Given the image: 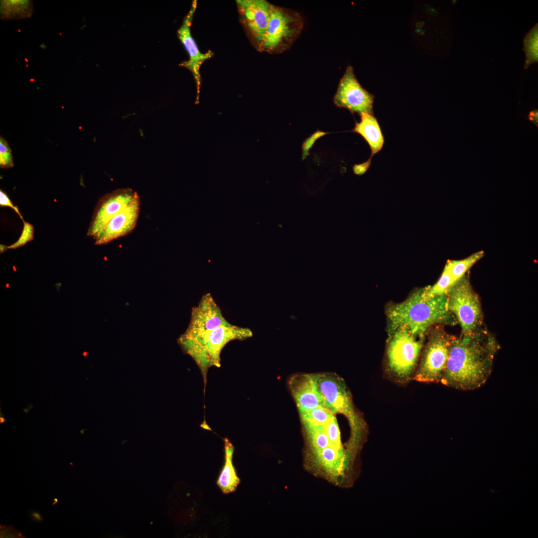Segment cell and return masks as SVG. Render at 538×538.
Listing matches in <instances>:
<instances>
[{"label":"cell","instance_id":"7","mask_svg":"<svg viewBox=\"0 0 538 538\" xmlns=\"http://www.w3.org/2000/svg\"><path fill=\"white\" fill-rule=\"evenodd\" d=\"M316 384L322 405L333 414L341 413L348 419L354 434L363 425L356 411L352 397L344 380L333 373L316 374Z\"/></svg>","mask_w":538,"mask_h":538},{"label":"cell","instance_id":"20","mask_svg":"<svg viewBox=\"0 0 538 538\" xmlns=\"http://www.w3.org/2000/svg\"><path fill=\"white\" fill-rule=\"evenodd\" d=\"M484 255L483 251H479L463 260L448 261L445 266L454 282H456L465 275L466 272L480 260Z\"/></svg>","mask_w":538,"mask_h":538},{"label":"cell","instance_id":"30","mask_svg":"<svg viewBox=\"0 0 538 538\" xmlns=\"http://www.w3.org/2000/svg\"><path fill=\"white\" fill-rule=\"evenodd\" d=\"M31 516L33 518V519L37 521H41L42 519L41 515L38 513L36 512H32L31 514Z\"/></svg>","mask_w":538,"mask_h":538},{"label":"cell","instance_id":"4","mask_svg":"<svg viewBox=\"0 0 538 538\" xmlns=\"http://www.w3.org/2000/svg\"><path fill=\"white\" fill-rule=\"evenodd\" d=\"M304 22L297 12L272 4L260 50L277 53L287 50L299 37Z\"/></svg>","mask_w":538,"mask_h":538},{"label":"cell","instance_id":"23","mask_svg":"<svg viewBox=\"0 0 538 538\" xmlns=\"http://www.w3.org/2000/svg\"><path fill=\"white\" fill-rule=\"evenodd\" d=\"M538 29L535 26L525 39L527 63L529 64L538 60Z\"/></svg>","mask_w":538,"mask_h":538},{"label":"cell","instance_id":"12","mask_svg":"<svg viewBox=\"0 0 538 538\" xmlns=\"http://www.w3.org/2000/svg\"><path fill=\"white\" fill-rule=\"evenodd\" d=\"M238 7L252 40L260 48L267 29L272 4L265 0H238Z\"/></svg>","mask_w":538,"mask_h":538},{"label":"cell","instance_id":"24","mask_svg":"<svg viewBox=\"0 0 538 538\" xmlns=\"http://www.w3.org/2000/svg\"><path fill=\"white\" fill-rule=\"evenodd\" d=\"M325 430L331 443L334 445L341 447L340 430L334 415L325 424Z\"/></svg>","mask_w":538,"mask_h":538},{"label":"cell","instance_id":"17","mask_svg":"<svg viewBox=\"0 0 538 538\" xmlns=\"http://www.w3.org/2000/svg\"><path fill=\"white\" fill-rule=\"evenodd\" d=\"M225 463L217 481V485L225 494L236 491L240 482L232 462L234 447L227 438L224 439Z\"/></svg>","mask_w":538,"mask_h":538},{"label":"cell","instance_id":"1","mask_svg":"<svg viewBox=\"0 0 538 538\" xmlns=\"http://www.w3.org/2000/svg\"><path fill=\"white\" fill-rule=\"evenodd\" d=\"M500 349L496 338L482 327L455 337L440 382L447 387L471 391L482 386L490 377Z\"/></svg>","mask_w":538,"mask_h":538},{"label":"cell","instance_id":"26","mask_svg":"<svg viewBox=\"0 0 538 538\" xmlns=\"http://www.w3.org/2000/svg\"><path fill=\"white\" fill-rule=\"evenodd\" d=\"M11 149L6 140L2 137L0 139V165L1 167H10L13 166Z\"/></svg>","mask_w":538,"mask_h":538},{"label":"cell","instance_id":"2","mask_svg":"<svg viewBox=\"0 0 538 538\" xmlns=\"http://www.w3.org/2000/svg\"><path fill=\"white\" fill-rule=\"evenodd\" d=\"M389 336L400 326H405L417 338H424L434 324L454 325L457 322L448 310L447 295L425 297L423 288L414 292L401 303L391 305L387 310Z\"/></svg>","mask_w":538,"mask_h":538},{"label":"cell","instance_id":"25","mask_svg":"<svg viewBox=\"0 0 538 538\" xmlns=\"http://www.w3.org/2000/svg\"><path fill=\"white\" fill-rule=\"evenodd\" d=\"M34 229L33 226L28 222H24L23 228L19 239L14 244L6 247L7 249H16L26 244L33 239Z\"/></svg>","mask_w":538,"mask_h":538},{"label":"cell","instance_id":"28","mask_svg":"<svg viewBox=\"0 0 538 538\" xmlns=\"http://www.w3.org/2000/svg\"><path fill=\"white\" fill-rule=\"evenodd\" d=\"M371 162V161L368 160L363 163L354 165L353 167L354 173L359 175L363 174L369 168Z\"/></svg>","mask_w":538,"mask_h":538},{"label":"cell","instance_id":"6","mask_svg":"<svg viewBox=\"0 0 538 538\" xmlns=\"http://www.w3.org/2000/svg\"><path fill=\"white\" fill-rule=\"evenodd\" d=\"M447 295L448 310L460 324L462 333L472 332L482 327L481 303L467 275L457 280L450 287Z\"/></svg>","mask_w":538,"mask_h":538},{"label":"cell","instance_id":"31","mask_svg":"<svg viewBox=\"0 0 538 538\" xmlns=\"http://www.w3.org/2000/svg\"><path fill=\"white\" fill-rule=\"evenodd\" d=\"M5 421V419L3 417L2 414H1V412H0V423H2Z\"/></svg>","mask_w":538,"mask_h":538},{"label":"cell","instance_id":"21","mask_svg":"<svg viewBox=\"0 0 538 538\" xmlns=\"http://www.w3.org/2000/svg\"><path fill=\"white\" fill-rule=\"evenodd\" d=\"M455 283L447 268L445 266L437 282L432 286L423 288L424 295L425 297H430L447 294L450 287Z\"/></svg>","mask_w":538,"mask_h":538},{"label":"cell","instance_id":"14","mask_svg":"<svg viewBox=\"0 0 538 538\" xmlns=\"http://www.w3.org/2000/svg\"><path fill=\"white\" fill-rule=\"evenodd\" d=\"M288 387L299 414L323 406L317 387L315 374H295L289 379Z\"/></svg>","mask_w":538,"mask_h":538},{"label":"cell","instance_id":"32","mask_svg":"<svg viewBox=\"0 0 538 538\" xmlns=\"http://www.w3.org/2000/svg\"><path fill=\"white\" fill-rule=\"evenodd\" d=\"M54 503H52V505H55V504L56 503H57L58 502V499H56V498H55V499H54Z\"/></svg>","mask_w":538,"mask_h":538},{"label":"cell","instance_id":"11","mask_svg":"<svg viewBox=\"0 0 538 538\" xmlns=\"http://www.w3.org/2000/svg\"><path fill=\"white\" fill-rule=\"evenodd\" d=\"M228 322L211 294L208 293L202 296L198 306L193 308L189 325L181 337H195Z\"/></svg>","mask_w":538,"mask_h":538},{"label":"cell","instance_id":"10","mask_svg":"<svg viewBox=\"0 0 538 538\" xmlns=\"http://www.w3.org/2000/svg\"><path fill=\"white\" fill-rule=\"evenodd\" d=\"M138 197L136 191L130 188L118 189L105 195L96 208L88 235L95 240L112 218Z\"/></svg>","mask_w":538,"mask_h":538},{"label":"cell","instance_id":"8","mask_svg":"<svg viewBox=\"0 0 538 538\" xmlns=\"http://www.w3.org/2000/svg\"><path fill=\"white\" fill-rule=\"evenodd\" d=\"M454 337L440 327L432 330L413 380L423 383L440 382Z\"/></svg>","mask_w":538,"mask_h":538},{"label":"cell","instance_id":"9","mask_svg":"<svg viewBox=\"0 0 538 538\" xmlns=\"http://www.w3.org/2000/svg\"><path fill=\"white\" fill-rule=\"evenodd\" d=\"M374 97L362 87L353 68L349 66L340 80L333 102L337 107L347 109L352 114H373Z\"/></svg>","mask_w":538,"mask_h":538},{"label":"cell","instance_id":"3","mask_svg":"<svg viewBox=\"0 0 538 538\" xmlns=\"http://www.w3.org/2000/svg\"><path fill=\"white\" fill-rule=\"evenodd\" d=\"M252 330L228 322L214 330L193 338L180 337L179 343L183 351L194 360L204 379L205 387L207 373L212 367H220V354L224 346L234 340H243L251 337Z\"/></svg>","mask_w":538,"mask_h":538},{"label":"cell","instance_id":"15","mask_svg":"<svg viewBox=\"0 0 538 538\" xmlns=\"http://www.w3.org/2000/svg\"><path fill=\"white\" fill-rule=\"evenodd\" d=\"M140 203L138 197L112 218L95 239V244H105L130 234L137 223Z\"/></svg>","mask_w":538,"mask_h":538},{"label":"cell","instance_id":"29","mask_svg":"<svg viewBox=\"0 0 538 538\" xmlns=\"http://www.w3.org/2000/svg\"><path fill=\"white\" fill-rule=\"evenodd\" d=\"M529 118L531 121L536 124L538 123V111L536 110L531 111L529 114Z\"/></svg>","mask_w":538,"mask_h":538},{"label":"cell","instance_id":"27","mask_svg":"<svg viewBox=\"0 0 538 538\" xmlns=\"http://www.w3.org/2000/svg\"><path fill=\"white\" fill-rule=\"evenodd\" d=\"M0 206H7L12 208L18 214L21 219H23L17 207L12 204L7 195L1 190L0 191Z\"/></svg>","mask_w":538,"mask_h":538},{"label":"cell","instance_id":"13","mask_svg":"<svg viewBox=\"0 0 538 538\" xmlns=\"http://www.w3.org/2000/svg\"><path fill=\"white\" fill-rule=\"evenodd\" d=\"M196 6V0H193L190 10L185 16L181 26L177 30V35L189 55V59L182 62L179 65L187 68L192 74L197 89L196 102H198L201 86L200 69L206 60L212 57L213 53L211 51L204 53H201L192 36L190 27Z\"/></svg>","mask_w":538,"mask_h":538},{"label":"cell","instance_id":"19","mask_svg":"<svg viewBox=\"0 0 538 538\" xmlns=\"http://www.w3.org/2000/svg\"><path fill=\"white\" fill-rule=\"evenodd\" d=\"M1 15L2 18H22L32 14V5L29 0L1 1Z\"/></svg>","mask_w":538,"mask_h":538},{"label":"cell","instance_id":"5","mask_svg":"<svg viewBox=\"0 0 538 538\" xmlns=\"http://www.w3.org/2000/svg\"><path fill=\"white\" fill-rule=\"evenodd\" d=\"M423 339L414 336L404 326L398 328L389 336L388 368L398 379L407 381L413 375Z\"/></svg>","mask_w":538,"mask_h":538},{"label":"cell","instance_id":"22","mask_svg":"<svg viewBox=\"0 0 538 538\" xmlns=\"http://www.w3.org/2000/svg\"><path fill=\"white\" fill-rule=\"evenodd\" d=\"M334 415L331 411L323 406L299 414L303 424L312 425H325Z\"/></svg>","mask_w":538,"mask_h":538},{"label":"cell","instance_id":"18","mask_svg":"<svg viewBox=\"0 0 538 538\" xmlns=\"http://www.w3.org/2000/svg\"><path fill=\"white\" fill-rule=\"evenodd\" d=\"M314 453L317 459L324 467L336 472L339 471L344 459L342 446L331 444Z\"/></svg>","mask_w":538,"mask_h":538},{"label":"cell","instance_id":"16","mask_svg":"<svg viewBox=\"0 0 538 538\" xmlns=\"http://www.w3.org/2000/svg\"><path fill=\"white\" fill-rule=\"evenodd\" d=\"M360 123L356 122L351 131L362 135L368 143L371 150L369 159L371 161L373 155L380 151L384 143V138L380 125L373 114H363Z\"/></svg>","mask_w":538,"mask_h":538}]
</instances>
